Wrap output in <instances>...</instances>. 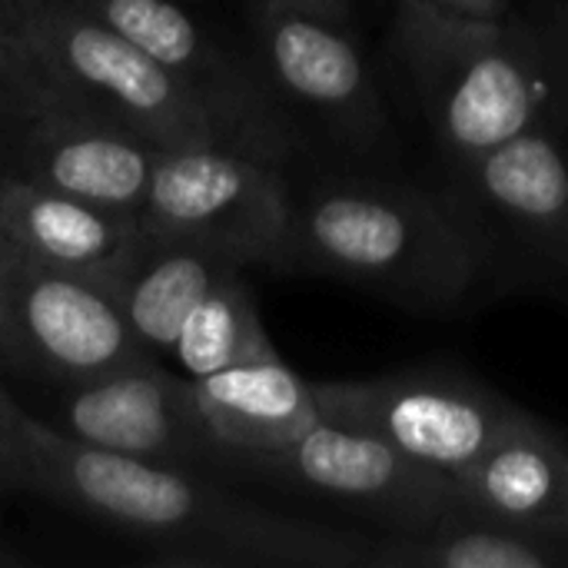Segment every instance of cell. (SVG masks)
<instances>
[{"mask_svg": "<svg viewBox=\"0 0 568 568\" xmlns=\"http://www.w3.org/2000/svg\"><path fill=\"white\" fill-rule=\"evenodd\" d=\"M556 43H559V53H562V63H566V80H568V10L562 13V23H559V33H556Z\"/></svg>", "mask_w": 568, "mask_h": 568, "instance_id": "d4e9b609", "label": "cell"}, {"mask_svg": "<svg viewBox=\"0 0 568 568\" xmlns=\"http://www.w3.org/2000/svg\"><path fill=\"white\" fill-rule=\"evenodd\" d=\"M449 196L476 220L499 263L516 253L568 283V146L549 126L453 163Z\"/></svg>", "mask_w": 568, "mask_h": 568, "instance_id": "7c38bea8", "label": "cell"}, {"mask_svg": "<svg viewBox=\"0 0 568 568\" xmlns=\"http://www.w3.org/2000/svg\"><path fill=\"white\" fill-rule=\"evenodd\" d=\"M20 413L23 406L10 396L0 379V496L17 493L20 476Z\"/></svg>", "mask_w": 568, "mask_h": 568, "instance_id": "ffe728a7", "label": "cell"}, {"mask_svg": "<svg viewBox=\"0 0 568 568\" xmlns=\"http://www.w3.org/2000/svg\"><path fill=\"white\" fill-rule=\"evenodd\" d=\"M280 273L339 280L416 313H453L499 276V260L449 193L333 173L290 183Z\"/></svg>", "mask_w": 568, "mask_h": 568, "instance_id": "7a4b0ae2", "label": "cell"}, {"mask_svg": "<svg viewBox=\"0 0 568 568\" xmlns=\"http://www.w3.org/2000/svg\"><path fill=\"white\" fill-rule=\"evenodd\" d=\"M17 493L106 526L170 568H369L376 536L266 509L226 479L116 456L20 413Z\"/></svg>", "mask_w": 568, "mask_h": 568, "instance_id": "6da1fadb", "label": "cell"}, {"mask_svg": "<svg viewBox=\"0 0 568 568\" xmlns=\"http://www.w3.org/2000/svg\"><path fill=\"white\" fill-rule=\"evenodd\" d=\"M250 20L253 57L293 116H313L359 153L386 143L389 113L346 13L313 3H256Z\"/></svg>", "mask_w": 568, "mask_h": 568, "instance_id": "9c48e42d", "label": "cell"}, {"mask_svg": "<svg viewBox=\"0 0 568 568\" xmlns=\"http://www.w3.org/2000/svg\"><path fill=\"white\" fill-rule=\"evenodd\" d=\"M140 230L133 213H116L23 176H0V246L33 263L110 283Z\"/></svg>", "mask_w": 568, "mask_h": 568, "instance_id": "2e32d148", "label": "cell"}, {"mask_svg": "<svg viewBox=\"0 0 568 568\" xmlns=\"http://www.w3.org/2000/svg\"><path fill=\"white\" fill-rule=\"evenodd\" d=\"M193 386L203 426L220 446V479L230 459L283 449L320 423L313 379L290 369L280 353L193 379Z\"/></svg>", "mask_w": 568, "mask_h": 568, "instance_id": "e0dca14e", "label": "cell"}, {"mask_svg": "<svg viewBox=\"0 0 568 568\" xmlns=\"http://www.w3.org/2000/svg\"><path fill=\"white\" fill-rule=\"evenodd\" d=\"M253 256L220 236L140 230L110 276V290L146 356L166 359L186 316L230 276L246 273Z\"/></svg>", "mask_w": 568, "mask_h": 568, "instance_id": "5bb4252c", "label": "cell"}, {"mask_svg": "<svg viewBox=\"0 0 568 568\" xmlns=\"http://www.w3.org/2000/svg\"><path fill=\"white\" fill-rule=\"evenodd\" d=\"M290 166L226 143L163 146L140 226L203 233L243 246L256 266L280 273L290 220Z\"/></svg>", "mask_w": 568, "mask_h": 568, "instance_id": "30bf717a", "label": "cell"}, {"mask_svg": "<svg viewBox=\"0 0 568 568\" xmlns=\"http://www.w3.org/2000/svg\"><path fill=\"white\" fill-rule=\"evenodd\" d=\"M140 356L110 283L0 246V373L57 393Z\"/></svg>", "mask_w": 568, "mask_h": 568, "instance_id": "8992f818", "label": "cell"}, {"mask_svg": "<svg viewBox=\"0 0 568 568\" xmlns=\"http://www.w3.org/2000/svg\"><path fill=\"white\" fill-rule=\"evenodd\" d=\"M453 479L463 496V519L568 539V443L529 409Z\"/></svg>", "mask_w": 568, "mask_h": 568, "instance_id": "9a60e30c", "label": "cell"}, {"mask_svg": "<svg viewBox=\"0 0 568 568\" xmlns=\"http://www.w3.org/2000/svg\"><path fill=\"white\" fill-rule=\"evenodd\" d=\"M40 419L93 449L220 476V446L203 426L193 379L156 356L57 389L53 413Z\"/></svg>", "mask_w": 568, "mask_h": 568, "instance_id": "8fae6325", "label": "cell"}, {"mask_svg": "<svg viewBox=\"0 0 568 568\" xmlns=\"http://www.w3.org/2000/svg\"><path fill=\"white\" fill-rule=\"evenodd\" d=\"M280 349L273 346L256 300L243 280V273L223 280L183 323L170 359L180 366L183 376L203 379L220 369L276 356Z\"/></svg>", "mask_w": 568, "mask_h": 568, "instance_id": "d6986e66", "label": "cell"}, {"mask_svg": "<svg viewBox=\"0 0 568 568\" xmlns=\"http://www.w3.org/2000/svg\"><path fill=\"white\" fill-rule=\"evenodd\" d=\"M160 153L156 140L123 123L63 113L23 130L7 173L140 216Z\"/></svg>", "mask_w": 568, "mask_h": 568, "instance_id": "4fadbf2b", "label": "cell"}, {"mask_svg": "<svg viewBox=\"0 0 568 568\" xmlns=\"http://www.w3.org/2000/svg\"><path fill=\"white\" fill-rule=\"evenodd\" d=\"M23 130H27V110L0 63V176L10 170V160H13V150L20 143Z\"/></svg>", "mask_w": 568, "mask_h": 568, "instance_id": "44dd1931", "label": "cell"}, {"mask_svg": "<svg viewBox=\"0 0 568 568\" xmlns=\"http://www.w3.org/2000/svg\"><path fill=\"white\" fill-rule=\"evenodd\" d=\"M320 416L373 433L449 476L473 466L523 413L493 386L453 369H403L313 383Z\"/></svg>", "mask_w": 568, "mask_h": 568, "instance_id": "ba28073f", "label": "cell"}, {"mask_svg": "<svg viewBox=\"0 0 568 568\" xmlns=\"http://www.w3.org/2000/svg\"><path fill=\"white\" fill-rule=\"evenodd\" d=\"M250 7L256 3H313V7H326V10H336V13H353V0H246Z\"/></svg>", "mask_w": 568, "mask_h": 568, "instance_id": "cb8c5ba5", "label": "cell"}, {"mask_svg": "<svg viewBox=\"0 0 568 568\" xmlns=\"http://www.w3.org/2000/svg\"><path fill=\"white\" fill-rule=\"evenodd\" d=\"M93 17L163 67L240 150L290 166L303 123L276 97L256 57L236 53L183 0H80Z\"/></svg>", "mask_w": 568, "mask_h": 568, "instance_id": "52a82bcc", "label": "cell"}, {"mask_svg": "<svg viewBox=\"0 0 568 568\" xmlns=\"http://www.w3.org/2000/svg\"><path fill=\"white\" fill-rule=\"evenodd\" d=\"M0 63L27 126L83 113L123 123L160 146H233L206 106L80 0H0Z\"/></svg>", "mask_w": 568, "mask_h": 568, "instance_id": "3957f363", "label": "cell"}, {"mask_svg": "<svg viewBox=\"0 0 568 568\" xmlns=\"http://www.w3.org/2000/svg\"><path fill=\"white\" fill-rule=\"evenodd\" d=\"M369 568H568V539L456 516L423 536H376Z\"/></svg>", "mask_w": 568, "mask_h": 568, "instance_id": "ac0fdd59", "label": "cell"}, {"mask_svg": "<svg viewBox=\"0 0 568 568\" xmlns=\"http://www.w3.org/2000/svg\"><path fill=\"white\" fill-rule=\"evenodd\" d=\"M393 47L449 166L549 126L566 80L556 40L513 17H469L426 0L396 3Z\"/></svg>", "mask_w": 568, "mask_h": 568, "instance_id": "277c9868", "label": "cell"}, {"mask_svg": "<svg viewBox=\"0 0 568 568\" xmlns=\"http://www.w3.org/2000/svg\"><path fill=\"white\" fill-rule=\"evenodd\" d=\"M30 562L33 559L27 556V549H20L17 539L0 526V568H27Z\"/></svg>", "mask_w": 568, "mask_h": 568, "instance_id": "603a6c76", "label": "cell"}, {"mask_svg": "<svg viewBox=\"0 0 568 568\" xmlns=\"http://www.w3.org/2000/svg\"><path fill=\"white\" fill-rule=\"evenodd\" d=\"M223 479L353 509L389 536H423L463 513V496L449 473L406 456L373 433L323 416L283 449L230 459Z\"/></svg>", "mask_w": 568, "mask_h": 568, "instance_id": "5b68a950", "label": "cell"}, {"mask_svg": "<svg viewBox=\"0 0 568 568\" xmlns=\"http://www.w3.org/2000/svg\"><path fill=\"white\" fill-rule=\"evenodd\" d=\"M433 7L453 10V13H469V17H489V20H506L513 17V0H426Z\"/></svg>", "mask_w": 568, "mask_h": 568, "instance_id": "7402d4cb", "label": "cell"}]
</instances>
